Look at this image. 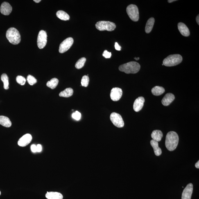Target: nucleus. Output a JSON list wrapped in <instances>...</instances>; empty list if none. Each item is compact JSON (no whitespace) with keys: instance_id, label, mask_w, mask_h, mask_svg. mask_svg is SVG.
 I'll return each instance as SVG.
<instances>
[{"instance_id":"nucleus-5","label":"nucleus","mask_w":199,"mask_h":199,"mask_svg":"<svg viewBox=\"0 0 199 199\" xmlns=\"http://www.w3.org/2000/svg\"><path fill=\"white\" fill-rule=\"evenodd\" d=\"M96 28L100 31H112L116 28L114 23L109 21H98L95 25Z\"/></svg>"},{"instance_id":"nucleus-4","label":"nucleus","mask_w":199,"mask_h":199,"mask_svg":"<svg viewBox=\"0 0 199 199\" xmlns=\"http://www.w3.org/2000/svg\"><path fill=\"white\" fill-rule=\"evenodd\" d=\"M182 58L179 54L170 55L163 61L164 65L168 67H171L178 65L182 61Z\"/></svg>"},{"instance_id":"nucleus-16","label":"nucleus","mask_w":199,"mask_h":199,"mask_svg":"<svg viewBox=\"0 0 199 199\" xmlns=\"http://www.w3.org/2000/svg\"><path fill=\"white\" fill-rule=\"evenodd\" d=\"M175 99L174 95L171 93H168L165 95L162 101V103L164 106L169 105Z\"/></svg>"},{"instance_id":"nucleus-3","label":"nucleus","mask_w":199,"mask_h":199,"mask_svg":"<svg viewBox=\"0 0 199 199\" xmlns=\"http://www.w3.org/2000/svg\"><path fill=\"white\" fill-rule=\"evenodd\" d=\"M6 37L9 42L13 44H19L21 41L20 34L17 30L15 28H10L7 30Z\"/></svg>"},{"instance_id":"nucleus-41","label":"nucleus","mask_w":199,"mask_h":199,"mask_svg":"<svg viewBox=\"0 0 199 199\" xmlns=\"http://www.w3.org/2000/svg\"><path fill=\"white\" fill-rule=\"evenodd\" d=\"M1 191H0V195H1Z\"/></svg>"},{"instance_id":"nucleus-7","label":"nucleus","mask_w":199,"mask_h":199,"mask_svg":"<svg viewBox=\"0 0 199 199\" xmlns=\"http://www.w3.org/2000/svg\"><path fill=\"white\" fill-rule=\"evenodd\" d=\"M110 119L113 124L118 128H122L124 126V123L121 116L116 112L111 114Z\"/></svg>"},{"instance_id":"nucleus-24","label":"nucleus","mask_w":199,"mask_h":199,"mask_svg":"<svg viewBox=\"0 0 199 199\" xmlns=\"http://www.w3.org/2000/svg\"><path fill=\"white\" fill-rule=\"evenodd\" d=\"M56 15L58 18L62 20H69L70 17L68 14L62 10H59L57 12Z\"/></svg>"},{"instance_id":"nucleus-21","label":"nucleus","mask_w":199,"mask_h":199,"mask_svg":"<svg viewBox=\"0 0 199 199\" xmlns=\"http://www.w3.org/2000/svg\"><path fill=\"white\" fill-rule=\"evenodd\" d=\"M0 124L3 127L9 128L11 126L12 123L8 117L4 116H0Z\"/></svg>"},{"instance_id":"nucleus-9","label":"nucleus","mask_w":199,"mask_h":199,"mask_svg":"<svg viewBox=\"0 0 199 199\" xmlns=\"http://www.w3.org/2000/svg\"><path fill=\"white\" fill-rule=\"evenodd\" d=\"M74 40L72 38L69 37L64 39L61 43L59 47V51L60 53H64L67 51L72 46Z\"/></svg>"},{"instance_id":"nucleus-15","label":"nucleus","mask_w":199,"mask_h":199,"mask_svg":"<svg viewBox=\"0 0 199 199\" xmlns=\"http://www.w3.org/2000/svg\"><path fill=\"white\" fill-rule=\"evenodd\" d=\"M178 28L179 31L182 35L185 37H188L190 35L189 28L184 23L180 22L178 24Z\"/></svg>"},{"instance_id":"nucleus-25","label":"nucleus","mask_w":199,"mask_h":199,"mask_svg":"<svg viewBox=\"0 0 199 199\" xmlns=\"http://www.w3.org/2000/svg\"><path fill=\"white\" fill-rule=\"evenodd\" d=\"M59 83V80L56 78L52 79L50 81H48L46 83V86L52 89L56 87Z\"/></svg>"},{"instance_id":"nucleus-23","label":"nucleus","mask_w":199,"mask_h":199,"mask_svg":"<svg viewBox=\"0 0 199 199\" xmlns=\"http://www.w3.org/2000/svg\"><path fill=\"white\" fill-rule=\"evenodd\" d=\"M73 90L71 88H68L61 91L59 94V96L61 97L69 98L72 95Z\"/></svg>"},{"instance_id":"nucleus-37","label":"nucleus","mask_w":199,"mask_h":199,"mask_svg":"<svg viewBox=\"0 0 199 199\" xmlns=\"http://www.w3.org/2000/svg\"><path fill=\"white\" fill-rule=\"evenodd\" d=\"M196 21L197 22V24H198V25L199 24V15L197 16V17H196Z\"/></svg>"},{"instance_id":"nucleus-8","label":"nucleus","mask_w":199,"mask_h":199,"mask_svg":"<svg viewBox=\"0 0 199 199\" xmlns=\"http://www.w3.org/2000/svg\"><path fill=\"white\" fill-rule=\"evenodd\" d=\"M47 34L44 30L39 31L37 37V45L39 49H43L47 43Z\"/></svg>"},{"instance_id":"nucleus-2","label":"nucleus","mask_w":199,"mask_h":199,"mask_svg":"<svg viewBox=\"0 0 199 199\" xmlns=\"http://www.w3.org/2000/svg\"><path fill=\"white\" fill-rule=\"evenodd\" d=\"M141 66L138 62L131 61L122 64L119 66V69L127 74H135L138 72Z\"/></svg>"},{"instance_id":"nucleus-30","label":"nucleus","mask_w":199,"mask_h":199,"mask_svg":"<svg viewBox=\"0 0 199 199\" xmlns=\"http://www.w3.org/2000/svg\"><path fill=\"white\" fill-rule=\"evenodd\" d=\"M16 80L17 83L21 85H24L26 82V79L24 77L21 76H18L16 78Z\"/></svg>"},{"instance_id":"nucleus-35","label":"nucleus","mask_w":199,"mask_h":199,"mask_svg":"<svg viewBox=\"0 0 199 199\" xmlns=\"http://www.w3.org/2000/svg\"><path fill=\"white\" fill-rule=\"evenodd\" d=\"M42 145L40 144H38L37 145V152H40L42 151Z\"/></svg>"},{"instance_id":"nucleus-12","label":"nucleus","mask_w":199,"mask_h":199,"mask_svg":"<svg viewBox=\"0 0 199 199\" xmlns=\"http://www.w3.org/2000/svg\"><path fill=\"white\" fill-rule=\"evenodd\" d=\"M193 192V184H188L182 192V199H191Z\"/></svg>"},{"instance_id":"nucleus-27","label":"nucleus","mask_w":199,"mask_h":199,"mask_svg":"<svg viewBox=\"0 0 199 199\" xmlns=\"http://www.w3.org/2000/svg\"><path fill=\"white\" fill-rule=\"evenodd\" d=\"M87 59L84 57L80 58L79 60L76 62L75 64V68L77 69H80L83 67L84 64H85Z\"/></svg>"},{"instance_id":"nucleus-1","label":"nucleus","mask_w":199,"mask_h":199,"mask_svg":"<svg viewBox=\"0 0 199 199\" xmlns=\"http://www.w3.org/2000/svg\"><path fill=\"white\" fill-rule=\"evenodd\" d=\"M179 141V136L177 133L174 131L168 132L166 136L165 145L166 148L170 151H173L177 147Z\"/></svg>"},{"instance_id":"nucleus-33","label":"nucleus","mask_w":199,"mask_h":199,"mask_svg":"<svg viewBox=\"0 0 199 199\" xmlns=\"http://www.w3.org/2000/svg\"><path fill=\"white\" fill-rule=\"evenodd\" d=\"M31 151L33 153L37 152L36 145L34 144L32 145L31 146Z\"/></svg>"},{"instance_id":"nucleus-6","label":"nucleus","mask_w":199,"mask_h":199,"mask_svg":"<svg viewBox=\"0 0 199 199\" xmlns=\"http://www.w3.org/2000/svg\"><path fill=\"white\" fill-rule=\"evenodd\" d=\"M126 11L129 17L134 21H137L139 19V12L138 7L131 4L127 7Z\"/></svg>"},{"instance_id":"nucleus-19","label":"nucleus","mask_w":199,"mask_h":199,"mask_svg":"<svg viewBox=\"0 0 199 199\" xmlns=\"http://www.w3.org/2000/svg\"><path fill=\"white\" fill-rule=\"evenodd\" d=\"M163 137L162 132L160 130H156L153 131L151 134V137L153 140L160 141Z\"/></svg>"},{"instance_id":"nucleus-22","label":"nucleus","mask_w":199,"mask_h":199,"mask_svg":"<svg viewBox=\"0 0 199 199\" xmlns=\"http://www.w3.org/2000/svg\"><path fill=\"white\" fill-rule=\"evenodd\" d=\"M152 93L154 95L159 96L164 94L165 90L164 87L159 86H156L152 89Z\"/></svg>"},{"instance_id":"nucleus-36","label":"nucleus","mask_w":199,"mask_h":199,"mask_svg":"<svg viewBox=\"0 0 199 199\" xmlns=\"http://www.w3.org/2000/svg\"><path fill=\"white\" fill-rule=\"evenodd\" d=\"M195 166L197 168H199V161H198V162H197L196 163V164H195Z\"/></svg>"},{"instance_id":"nucleus-17","label":"nucleus","mask_w":199,"mask_h":199,"mask_svg":"<svg viewBox=\"0 0 199 199\" xmlns=\"http://www.w3.org/2000/svg\"><path fill=\"white\" fill-rule=\"evenodd\" d=\"M46 197L48 199H63V198L61 193L56 192H47Z\"/></svg>"},{"instance_id":"nucleus-26","label":"nucleus","mask_w":199,"mask_h":199,"mask_svg":"<svg viewBox=\"0 0 199 199\" xmlns=\"http://www.w3.org/2000/svg\"><path fill=\"white\" fill-rule=\"evenodd\" d=\"M1 80L3 83V85H4V88L6 90H8L9 88V78L6 74L3 73L1 77Z\"/></svg>"},{"instance_id":"nucleus-42","label":"nucleus","mask_w":199,"mask_h":199,"mask_svg":"<svg viewBox=\"0 0 199 199\" xmlns=\"http://www.w3.org/2000/svg\"><path fill=\"white\" fill-rule=\"evenodd\" d=\"M162 65H164V64H162Z\"/></svg>"},{"instance_id":"nucleus-34","label":"nucleus","mask_w":199,"mask_h":199,"mask_svg":"<svg viewBox=\"0 0 199 199\" xmlns=\"http://www.w3.org/2000/svg\"><path fill=\"white\" fill-rule=\"evenodd\" d=\"M115 48L116 50L117 51H120L121 50V47L119 45L117 42H116L115 44Z\"/></svg>"},{"instance_id":"nucleus-13","label":"nucleus","mask_w":199,"mask_h":199,"mask_svg":"<svg viewBox=\"0 0 199 199\" xmlns=\"http://www.w3.org/2000/svg\"><path fill=\"white\" fill-rule=\"evenodd\" d=\"M145 101L143 97H140L136 99L134 102L133 109L136 112H138L142 109Z\"/></svg>"},{"instance_id":"nucleus-32","label":"nucleus","mask_w":199,"mask_h":199,"mask_svg":"<svg viewBox=\"0 0 199 199\" xmlns=\"http://www.w3.org/2000/svg\"><path fill=\"white\" fill-rule=\"evenodd\" d=\"M103 56L106 58H110L112 56V53L108 52L107 50H105L103 53Z\"/></svg>"},{"instance_id":"nucleus-38","label":"nucleus","mask_w":199,"mask_h":199,"mask_svg":"<svg viewBox=\"0 0 199 199\" xmlns=\"http://www.w3.org/2000/svg\"><path fill=\"white\" fill-rule=\"evenodd\" d=\"M176 1H175V0H168V3H172L173 2Z\"/></svg>"},{"instance_id":"nucleus-40","label":"nucleus","mask_w":199,"mask_h":199,"mask_svg":"<svg viewBox=\"0 0 199 199\" xmlns=\"http://www.w3.org/2000/svg\"><path fill=\"white\" fill-rule=\"evenodd\" d=\"M134 59H135V60L138 61L139 60V57H138V58H136V57H135V58H134Z\"/></svg>"},{"instance_id":"nucleus-31","label":"nucleus","mask_w":199,"mask_h":199,"mask_svg":"<svg viewBox=\"0 0 199 199\" xmlns=\"http://www.w3.org/2000/svg\"><path fill=\"white\" fill-rule=\"evenodd\" d=\"M81 117V114L80 112L76 111V112L73 113L72 114V117L73 119L77 121L79 120Z\"/></svg>"},{"instance_id":"nucleus-39","label":"nucleus","mask_w":199,"mask_h":199,"mask_svg":"<svg viewBox=\"0 0 199 199\" xmlns=\"http://www.w3.org/2000/svg\"><path fill=\"white\" fill-rule=\"evenodd\" d=\"M34 1L36 3H38L40 2L41 1V0H34Z\"/></svg>"},{"instance_id":"nucleus-28","label":"nucleus","mask_w":199,"mask_h":199,"mask_svg":"<svg viewBox=\"0 0 199 199\" xmlns=\"http://www.w3.org/2000/svg\"><path fill=\"white\" fill-rule=\"evenodd\" d=\"M89 78L87 75H84L81 80V85L82 87H87L89 85Z\"/></svg>"},{"instance_id":"nucleus-10","label":"nucleus","mask_w":199,"mask_h":199,"mask_svg":"<svg viewBox=\"0 0 199 199\" xmlns=\"http://www.w3.org/2000/svg\"><path fill=\"white\" fill-rule=\"evenodd\" d=\"M123 95L122 89L118 87H114L111 90L110 98L112 101H116L119 100Z\"/></svg>"},{"instance_id":"nucleus-14","label":"nucleus","mask_w":199,"mask_h":199,"mask_svg":"<svg viewBox=\"0 0 199 199\" xmlns=\"http://www.w3.org/2000/svg\"><path fill=\"white\" fill-rule=\"evenodd\" d=\"M12 10V7L9 3L4 2L2 4L0 11L3 15H9L11 13Z\"/></svg>"},{"instance_id":"nucleus-18","label":"nucleus","mask_w":199,"mask_h":199,"mask_svg":"<svg viewBox=\"0 0 199 199\" xmlns=\"http://www.w3.org/2000/svg\"><path fill=\"white\" fill-rule=\"evenodd\" d=\"M150 144L152 147H153L154 152L155 155L157 156H159L161 155L162 152L159 146V144L158 142L153 140V139L152 140L150 141Z\"/></svg>"},{"instance_id":"nucleus-20","label":"nucleus","mask_w":199,"mask_h":199,"mask_svg":"<svg viewBox=\"0 0 199 199\" xmlns=\"http://www.w3.org/2000/svg\"><path fill=\"white\" fill-rule=\"evenodd\" d=\"M155 21V19L153 17L150 18V19H148L147 22L146 23L145 28V31L146 33H149L151 31Z\"/></svg>"},{"instance_id":"nucleus-11","label":"nucleus","mask_w":199,"mask_h":199,"mask_svg":"<svg viewBox=\"0 0 199 199\" xmlns=\"http://www.w3.org/2000/svg\"><path fill=\"white\" fill-rule=\"evenodd\" d=\"M32 137L30 134H26L21 137L18 142V145L21 147H24L31 142Z\"/></svg>"},{"instance_id":"nucleus-29","label":"nucleus","mask_w":199,"mask_h":199,"mask_svg":"<svg viewBox=\"0 0 199 199\" xmlns=\"http://www.w3.org/2000/svg\"><path fill=\"white\" fill-rule=\"evenodd\" d=\"M28 83L30 85H33L37 83V80L35 77L31 75H28L27 78Z\"/></svg>"}]
</instances>
